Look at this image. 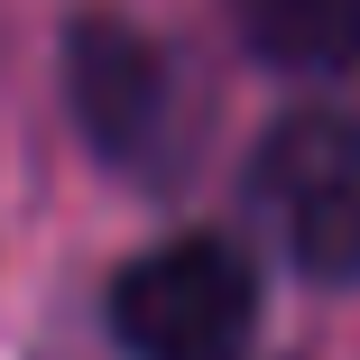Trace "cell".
<instances>
[{"label":"cell","instance_id":"3957f363","mask_svg":"<svg viewBox=\"0 0 360 360\" xmlns=\"http://www.w3.org/2000/svg\"><path fill=\"white\" fill-rule=\"evenodd\" d=\"M111 333L139 360H240L259 333V277L231 240H158L111 277Z\"/></svg>","mask_w":360,"mask_h":360},{"label":"cell","instance_id":"7a4b0ae2","mask_svg":"<svg viewBox=\"0 0 360 360\" xmlns=\"http://www.w3.org/2000/svg\"><path fill=\"white\" fill-rule=\"evenodd\" d=\"M250 203L314 286H360V120L351 111H286L259 158Z\"/></svg>","mask_w":360,"mask_h":360},{"label":"cell","instance_id":"277c9868","mask_svg":"<svg viewBox=\"0 0 360 360\" xmlns=\"http://www.w3.org/2000/svg\"><path fill=\"white\" fill-rule=\"evenodd\" d=\"M231 28L277 75H351L360 65V0H231Z\"/></svg>","mask_w":360,"mask_h":360},{"label":"cell","instance_id":"6da1fadb","mask_svg":"<svg viewBox=\"0 0 360 360\" xmlns=\"http://www.w3.org/2000/svg\"><path fill=\"white\" fill-rule=\"evenodd\" d=\"M65 111H75L84 148L111 176L148 185V194H167V185L194 176L203 129H212L203 75L167 37L120 19V10H84L75 28H65Z\"/></svg>","mask_w":360,"mask_h":360}]
</instances>
